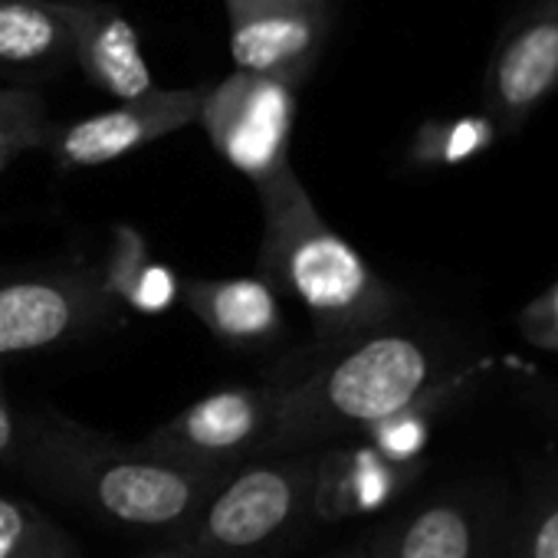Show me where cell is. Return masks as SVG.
I'll list each match as a JSON object with an SVG mask.
<instances>
[{
  "label": "cell",
  "instance_id": "d6986e66",
  "mask_svg": "<svg viewBox=\"0 0 558 558\" xmlns=\"http://www.w3.org/2000/svg\"><path fill=\"white\" fill-rule=\"evenodd\" d=\"M57 129L50 125L47 102L37 89H4L0 93V151L21 155L50 142Z\"/></svg>",
  "mask_w": 558,
  "mask_h": 558
},
{
  "label": "cell",
  "instance_id": "ba28073f",
  "mask_svg": "<svg viewBox=\"0 0 558 558\" xmlns=\"http://www.w3.org/2000/svg\"><path fill=\"white\" fill-rule=\"evenodd\" d=\"M197 122L210 145L259 184L290 165V135L296 122L293 83L236 70L204 93Z\"/></svg>",
  "mask_w": 558,
  "mask_h": 558
},
{
  "label": "cell",
  "instance_id": "6da1fadb",
  "mask_svg": "<svg viewBox=\"0 0 558 558\" xmlns=\"http://www.w3.org/2000/svg\"><path fill=\"white\" fill-rule=\"evenodd\" d=\"M457 385L444 352L398 319L365 336L323 345L303 375H283V398L266 444L269 453L319 450L349 434H368L401 411L444 398Z\"/></svg>",
  "mask_w": 558,
  "mask_h": 558
},
{
  "label": "cell",
  "instance_id": "3957f363",
  "mask_svg": "<svg viewBox=\"0 0 558 558\" xmlns=\"http://www.w3.org/2000/svg\"><path fill=\"white\" fill-rule=\"evenodd\" d=\"M256 191L263 204L259 272L310 316L319 345H336L398 319L404 296L323 220L293 165L259 181Z\"/></svg>",
  "mask_w": 558,
  "mask_h": 558
},
{
  "label": "cell",
  "instance_id": "4fadbf2b",
  "mask_svg": "<svg viewBox=\"0 0 558 558\" xmlns=\"http://www.w3.org/2000/svg\"><path fill=\"white\" fill-rule=\"evenodd\" d=\"M80 0H0V66L57 70L76 53Z\"/></svg>",
  "mask_w": 558,
  "mask_h": 558
},
{
  "label": "cell",
  "instance_id": "7c38bea8",
  "mask_svg": "<svg viewBox=\"0 0 558 558\" xmlns=\"http://www.w3.org/2000/svg\"><path fill=\"white\" fill-rule=\"evenodd\" d=\"M73 60L99 89H106L119 102L138 99L155 89L135 27L112 8L96 4V0H80Z\"/></svg>",
  "mask_w": 558,
  "mask_h": 558
},
{
  "label": "cell",
  "instance_id": "5b68a950",
  "mask_svg": "<svg viewBox=\"0 0 558 558\" xmlns=\"http://www.w3.org/2000/svg\"><path fill=\"white\" fill-rule=\"evenodd\" d=\"M119 319L109 269H40L0 283V359L89 339Z\"/></svg>",
  "mask_w": 558,
  "mask_h": 558
},
{
  "label": "cell",
  "instance_id": "277c9868",
  "mask_svg": "<svg viewBox=\"0 0 558 558\" xmlns=\"http://www.w3.org/2000/svg\"><path fill=\"white\" fill-rule=\"evenodd\" d=\"M326 453H269L230 470L181 532L187 558H253L283 538L319 499Z\"/></svg>",
  "mask_w": 558,
  "mask_h": 558
},
{
  "label": "cell",
  "instance_id": "484cf974",
  "mask_svg": "<svg viewBox=\"0 0 558 558\" xmlns=\"http://www.w3.org/2000/svg\"><path fill=\"white\" fill-rule=\"evenodd\" d=\"M349 558H355V555H349Z\"/></svg>",
  "mask_w": 558,
  "mask_h": 558
},
{
  "label": "cell",
  "instance_id": "8fae6325",
  "mask_svg": "<svg viewBox=\"0 0 558 558\" xmlns=\"http://www.w3.org/2000/svg\"><path fill=\"white\" fill-rule=\"evenodd\" d=\"M329 31L326 0H290L230 21V53L236 70L276 76L296 86L319 57Z\"/></svg>",
  "mask_w": 558,
  "mask_h": 558
},
{
  "label": "cell",
  "instance_id": "52a82bcc",
  "mask_svg": "<svg viewBox=\"0 0 558 558\" xmlns=\"http://www.w3.org/2000/svg\"><path fill=\"white\" fill-rule=\"evenodd\" d=\"M279 398H283V375L266 385L223 388L174 414L142 444L178 463L230 473L246 460L266 457Z\"/></svg>",
  "mask_w": 558,
  "mask_h": 558
},
{
  "label": "cell",
  "instance_id": "9c48e42d",
  "mask_svg": "<svg viewBox=\"0 0 558 558\" xmlns=\"http://www.w3.org/2000/svg\"><path fill=\"white\" fill-rule=\"evenodd\" d=\"M558 89V0H538L496 44L483 102L499 135H515Z\"/></svg>",
  "mask_w": 558,
  "mask_h": 558
},
{
  "label": "cell",
  "instance_id": "8992f818",
  "mask_svg": "<svg viewBox=\"0 0 558 558\" xmlns=\"http://www.w3.org/2000/svg\"><path fill=\"white\" fill-rule=\"evenodd\" d=\"M515 489L473 483L440 489L362 538L355 558H502Z\"/></svg>",
  "mask_w": 558,
  "mask_h": 558
},
{
  "label": "cell",
  "instance_id": "e0dca14e",
  "mask_svg": "<svg viewBox=\"0 0 558 558\" xmlns=\"http://www.w3.org/2000/svg\"><path fill=\"white\" fill-rule=\"evenodd\" d=\"M499 138L502 135L486 112L427 122L414 135L411 161L414 165H463V161H473L483 151H489Z\"/></svg>",
  "mask_w": 558,
  "mask_h": 558
},
{
  "label": "cell",
  "instance_id": "5bb4252c",
  "mask_svg": "<svg viewBox=\"0 0 558 558\" xmlns=\"http://www.w3.org/2000/svg\"><path fill=\"white\" fill-rule=\"evenodd\" d=\"M184 300L230 345H259L279 332V303L266 279H191Z\"/></svg>",
  "mask_w": 558,
  "mask_h": 558
},
{
  "label": "cell",
  "instance_id": "ffe728a7",
  "mask_svg": "<svg viewBox=\"0 0 558 558\" xmlns=\"http://www.w3.org/2000/svg\"><path fill=\"white\" fill-rule=\"evenodd\" d=\"M515 326L532 349L558 352V279L519 310Z\"/></svg>",
  "mask_w": 558,
  "mask_h": 558
},
{
  "label": "cell",
  "instance_id": "30bf717a",
  "mask_svg": "<svg viewBox=\"0 0 558 558\" xmlns=\"http://www.w3.org/2000/svg\"><path fill=\"white\" fill-rule=\"evenodd\" d=\"M204 93L207 89H151L53 132L47 145L60 168L109 165L197 122Z\"/></svg>",
  "mask_w": 558,
  "mask_h": 558
},
{
  "label": "cell",
  "instance_id": "2e32d148",
  "mask_svg": "<svg viewBox=\"0 0 558 558\" xmlns=\"http://www.w3.org/2000/svg\"><path fill=\"white\" fill-rule=\"evenodd\" d=\"M0 558H83V551L44 509L0 496Z\"/></svg>",
  "mask_w": 558,
  "mask_h": 558
},
{
  "label": "cell",
  "instance_id": "603a6c76",
  "mask_svg": "<svg viewBox=\"0 0 558 558\" xmlns=\"http://www.w3.org/2000/svg\"><path fill=\"white\" fill-rule=\"evenodd\" d=\"M276 4H290V0H227V14H230V21H240V17H250V14L276 8Z\"/></svg>",
  "mask_w": 558,
  "mask_h": 558
},
{
  "label": "cell",
  "instance_id": "7a4b0ae2",
  "mask_svg": "<svg viewBox=\"0 0 558 558\" xmlns=\"http://www.w3.org/2000/svg\"><path fill=\"white\" fill-rule=\"evenodd\" d=\"M17 466L57 496L132 529L181 535L227 473L178 463L145 444H119L66 417L24 424Z\"/></svg>",
  "mask_w": 558,
  "mask_h": 558
},
{
  "label": "cell",
  "instance_id": "d4e9b609",
  "mask_svg": "<svg viewBox=\"0 0 558 558\" xmlns=\"http://www.w3.org/2000/svg\"><path fill=\"white\" fill-rule=\"evenodd\" d=\"M326 4H332V0H326Z\"/></svg>",
  "mask_w": 558,
  "mask_h": 558
},
{
  "label": "cell",
  "instance_id": "9a60e30c",
  "mask_svg": "<svg viewBox=\"0 0 558 558\" xmlns=\"http://www.w3.org/2000/svg\"><path fill=\"white\" fill-rule=\"evenodd\" d=\"M502 558H558V463L535 470L515 493Z\"/></svg>",
  "mask_w": 558,
  "mask_h": 558
},
{
  "label": "cell",
  "instance_id": "cb8c5ba5",
  "mask_svg": "<svg viewBox=\"0 0 558 558\" xmlns=\"http://www.w3.org/2000/svg\"><path fill=\"white\" fill-rule=\"evenodd\" d=\"M14 158H17V155H4V151H0V171H4Z\"/></svg>",
  "mask_w": 558,
  "mask_h": 558
},
{
  "label": "cell",
  "instance_id": "7402d4cb",
  "mask_svg": "<svg viewBox=\"0 0 558 558\" xmlns=\"http://www.w3.org/2000/svg\"><path fill=\"white\" fill-rule=\"evenodd\" d=\"M21 444H24V424L4 391V381H0V460L17 463Z\"/></svg>",
  "mask_w": 558,
  "mask_h": 558
},
{
  "label": "cell",
  "instance_id": "44dd1931",
  "mask_svg": "<svg viewBox=\"0 0 558 558\" xmlns=\"http://www.w3.org/2000/svg\"><path fill=\"white\" fill-rule=\"evenodd\" d=\"M519 401L525 411L558 430V381H535L519 391Z\"/></svg>",
  "mask_w": 558,
  "mask_h": 558
},
{
  "label": "cell",
  "instance_id": "ac0fdd59",
  "mask_svg": "<svg viewBox=\"0 0 558 558\" xmlns=\"http://www.w3.org/2000/svg\"><path fill=\"white\" fill-rule=\"evenodd\" d=\"M116 296H125L135 310L158 313L174 300V279L165 266L151 263L135 240H122L119 256L106 266Z\"/></svg>",
  "mask_w": 558,
  "mask_h": 558
}]
</instances>
